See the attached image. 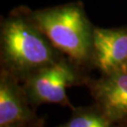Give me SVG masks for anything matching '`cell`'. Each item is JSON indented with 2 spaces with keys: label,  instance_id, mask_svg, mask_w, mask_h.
Instances as JSON below:
<instances>
[{
  "label": "cell",
  "instance_id": "obj_1",
  "mask_svg": "<svg viewBox=\"0 0 127 127\" xmlns=\"http://www.w3.org/2000/svg\"><path fill=\"white\" fill-rule=\"evenodd\" d=\"M59 59V52L31 20L10 18L2 27V69L19 80L24 81L31 73Z\"/></svg>",
  "mask_w": 127,
  "mask_h": 127
},
{
  "label": "cell",
  "instance_id": "obj_2",
  "mask_svg": "<svg viewBox=\"0 0 127 127\" xmlns=\"http://www.w3.org/2000/svg\"><path fill=\"white\" fill-rule=\"evenodd\" d=\"M30 20L73 64L91 62L93 30L78 5L40 10L32 14Z\"/></svg>",
  "mask_w": 127,
  "mask_h": 127
},
{
  "label": "cell",
  "instance_id": "obj_3",
  "mask_svg": "<svg viewBox=\"0 0 127 127\" xmlns=\"http://www.w3.org/2000/svg\"><path fill=\"white\" fill-rule=\"evenodd\" d=\"M80 77L76 65L61 58L28 75L23 86L35 107L57 104L73 110L75 107L67 96V89L80 82Z\"/></svg>",
  "mask_w": 127,
  "mask_h": 127
},
{
  "label": "cell",
  "instance_id": "obj_4",
  "mask_svg": "<svg viewBox=\"0 0 127 127\" xmlns=\"http://www.w3.org/2000/svg\"><path fill=\"white\" fill-rule=\"evenodd\" d=\"M94 106L112 125L127 121V71L102 74L85 81Z\"/></svg>",
  "mask_w": 127,
  "mask_h": 127
},
{
  "label": "cell",
  "instance_id": "obj_5",
  "mask_svg": "<svg viewBox=\"0 0 127 127\" xmlns=\"http://www.w3.org/2000/svg\"><path fill=\"white\" fill-rule=\"evenodd\" d=\"M91 62L102 74L127 71V28H95Z\"/></svg>",
  "mask_w": 127,
  "mask_h": 127
},
{
  "label": "cell",
  "instance_id": "obj_6",
  "mask_svg": "<svg viewBox=\"0 0 127 127\" xmlns=\"http://www.w3.org/2000/svg\"><path fill=\"white\" fill-rule=\"evenodd\" d=\"M5 69L0 73V126L39 118L23 84Z\"/></svg>",
  "mask_w": 127,
  "mask_h": 127
},
{
  "label": "cell",
  "instance_id": "obj_7",
  "mask_svg": "<svg viewBox=\"0 0 127 127\" xmlns=\"http://www.w3.org/2000/svg\"><path fill=\"white\" fill-rule=\"evenodd\" d=\"M67 123L59 127H113L95 106L75 107Z\"/></svg>",
  "mask_w": 127,
  "mask_h": 127
},
{
  "label": "cell",
  "instance_id": "obj_8",
  "mask_svg": "<svg viewBox=\"0 0 127 127\" xmlns=\"http://www.w3.org/2000/svg\"><path fill=\"white\" fill-rule=\"evenodd\" d=\"M44 125H45V118L44 117H39L36 120H33L30 122L13 123V124H9V125L0 127H44Z\"/></svg>",
  "mask_w": 127,
  "mask_h": 127
},
{
  "label": "cell",
  "instance_id": "obj_9",
  "mask_svg": "<svg viewBox=\"0 0 127 127\" xmlns=\"http://www.w3.org/2000/svg\"><path fill=\"white\" fill-rule=\"evenodd\" d=\"M113 127H127V121L124 123H120V124H117V125H113Z\"/></svg>",
  "mask_w": 127,
  "mask_h": 127
}]
</instances>
